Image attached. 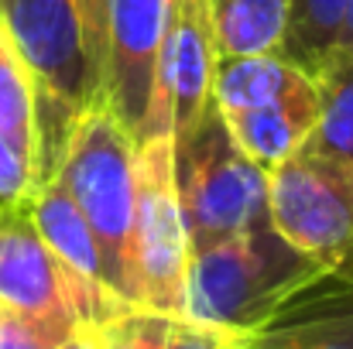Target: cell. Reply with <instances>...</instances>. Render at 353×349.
<instances>
[{
  "instance_id": "277c9868",
  "label": "cell",
  "mask_w": 353,
  "mask_h": 349,
  "mask_svg": "<svg viewBox=\"0 0 353 349\" xmlns=\"http://www.w3.org/2000/svg\"><path fill=\"white\" fill-rule=\"evenodd\" d=\"M172 178L192 250L268 223V175L234 144L213 100L189 134L172 137Z\"/></svg>"
},
{
  "instance_id": "603a6c76",
  "label": "cell",
  "mask_w": 353,
  "mask_h": 349,
  "mask_svg": "<svg viewBox=\"0 0 353 349\" xmlns=\"http://www.w3.org/2000/svg\"><path fill=\"white\" fill-rule=\"evenodd\" d=\"M90 346H93V326H79L76 336L69 343H62L59 349H90Z\"/></svg>"
},
{
  "instance_id": "7402d4cb",
  "label": "cell",
  "mask_w": 353,
  "mask_h": 349,
  "mask_svg": "<svg viewBox=\"0 0 353 349\" xmlns=\"http://www.w3.org/2000/svg\"><path fill=\"white\" fill-rule=\"evenodd\" d=\"M333 59H353V0H347V17H343V31H340Z\"/></svg>"
},
{
  "instance_id": "30bf717a",
  "label": "cell",
  "mask_w": 353,
  "mask_h": 349,
  "mask_svg": "<svg viewBox=\"0 0 353 349\" xmlns=\"http://www.w3.org/2000/svg\"><path fill=\"white\" fill-rule=\"evenodd\" d=\"M31 220L41 233V240L48 243V250L55 253V260L62 264L72 291H76V312L83 326H100L103 319L117 315L120 308H127V302H120L107 284V271H103V257L97 246V236L86 226L83 213L76 209V202L65 195V189L48 178L41 182L31 199H28Z\"/></svg>"
},
{
  "instance_id": "5bb4252c",
  "label": "cell",
  "mask_w": 353,
  "mask_h": 349,
  "mask_svg": "<svg viewBox=\"0 0 353 349\" xmlns=\"http://www.w3.org/2000/svg\"><path fill=\"white\" fill-rule=\"evenodd\" d=\"M216 59L281 55L288 0H210Z\"/></svg>"
},
{
  "instance_id": "e0dca14e",
  "label": "cell",
  "mask_w": 353,
  "mask_h": 349,
  "mask_svg": "<svg viewBox=\"0 0 353 349\" xmlns=\"http://www.w3.org/2000/svg\"><path fill=\"white\" fill-rule=\"evenodd\" d=\"M347 17V0H288L281 59L309 79L333 59Z\"/></svg>"
},
{
  "instance_id": "ba28073f",
  "label": "cell",
  "mask_w": 353,
  "mask_h": 349,
  "mask_svg": "<svg viewBox=\"0 0 353 349\" xmlns=\"http://www.w3.org/2000/svg\"><path fill=\"white\" fill-rule=\"evenodd\" d=\"M213 69L216 45L210 24V0H172L154 65L151 107L137 144L189 134L210 103Z\"/></svg>"
},
{
  "instance_id": "2e32d148",
  "label": "cell",
  "mask_w": 353,
  "mask_h": 349,
  "mask_svg": "<svg viewBox=\"0 0 353 349\" xmlns=\"http://www.w3.org/2000/svg\"><path fill=\"white\" fill-rule=\"evenodd\" d=\"M0 134L38 168V182H41L38 89L3 24H0Z\"/></svg>"
},
{
  "instance_id": "7c38bea8",
  "label": "cell",
  "mask_w": 353,
  "mask_h": 349,
  "mask_svg": "<svg viewBox=\"0 0 353 349\" xmlns=\"http://www.w3.org/2000/svg\"><path fill=\"white\" fill-rule=\"evenodd\" d=\"M316 120H319L316 89L305 93V96L285 100V103L223 114V123H227L234 144L264 175L271 168H278L285 158H292L295 151H302V144L312 134Z\"/></svg>"
},
{
  "instance_id": "d6986e66",
  "label": "cell",
  "mask_w": 353,
  "mask_h": 349,
  "mask_svg": "<svg viewBox=\"0 0 353 349\" xmlns=\"http://www.w3.org/2000/svg\"><path fill=\"white\" fill-rule=\"evenodd\" d=\"M76 329L79 326L41 322V319L0 308V349H59L76 336Z\"/></svg>"
},
{
  "instance_id": "9a60e30c",
  "label": "cell",
  "mask_w": 353,
  "mask_h": 349,
  "mask_svg": "<svg viewBox=\"0 0 353 349\" xmlns=\"http://www.w3.org/2000/svg\"><path fill=\"white\" fill-rule=\"evenodd\" d=\"M319 120L305 137L302 151L336 158L353 168V59H330L316 76Z\"/></svg>"
},
{
  "instance_id": "ffe728a7",
  "label": "cell",
  "mask_w": 353,
  "mask_h": 349,
  "mask_svg": "<svg viewBox=\"0 0 353 349\" xmlns=\"http://www.w3.org/2000/svg\"><path fill=\"white\" fill-rule=\"evenodd\" d=\"M38 185V168L0 134V202H24Z\"/></svg>"
},
{
  "instance_id": "8992f818",
  "label": "cell",
  "mask_w": 353,
  "mask_h": 349,
  "mask_svg": "<svg viewBox=\"0 0 353 349\" xmlns=\"http://www.w3.org/2000/svg\"><path fill=\"white\" fill-rule=\"evenodd\" d=\"M189 236L172 178V137L137 144V199L130 226V291L137 308L185 315Z\"/></svg>"
},
{
  "instance_id": "8fae6325",
  "label": "cell",
  "mask_w": 353,
  "mask_h": 349,
  "mask_svg": "<svg viewBox=\"0 0 353 349\" xmlns=\"http://www.w3.org/2000/svg\"><path fill=\"white\" fill-rule=\"evenodd\" d=\"M240 339L243 349H353V284L330 277Z\"/></svg>"
},
{
  "instance_id": "6da1fadb",
  "label": "cell",
  "mask_w": 353,
  "mask_h": 349,
  "mask_svg": "<svg viewBox=\"0 0 353 349\" xmlns=\"http://www.w3.org/2000/svg\"><path fill=\"white\" fill-rule=\"evenodd\" d=\"M326 271L281 240L271 223L192 250L185 277V322L250 336L278 312L319 288Z\"/></svg>"
},
{
  "instance_id": "3957f363",
  "label": "cell",
  "mask_w": 353,
  "mask_h": 349,
  "mask_svg": "<svg viewBox=\"0 0 353 349\" xmlns=\"http://www.w3.org/2000/svg\"><path fill=\"white\" fill-rule=\"evenodd\" d=\"M52 178L83 213L97 236L107 284L120 302L134 305L130 291V226L137 199V144L103 103L76 116Z\"/></svg>"
},
{
  "instance_id": "4fadbf2b",
  "label": "cell",
  "mask_w": 353,
  "mask_h": 349,
  "mask_svg": "<svg viewBox=\"0 0 353 349\" xmlns=\"http://www.w3.org/2000/svg\"><path fill=\"white\" fill-rule=\"evenodd\" d=\"M312 89H316L312 79L281 55H240V59H216L210 100L216 103L220 114H234V110L285 103Z\"/></svg>"
},
{
  "instance_id": "7a4b0ae2",
  "label": "cell",
  "mask_w": 353,
  "mask_h": 349,
  "mask_svg": "<svg viewBox=\"0 0 353 349\" xmlns=\"http://www.w3.org/2000/svg\"><path fill=\"white\" fill-rule=\"evenodd\" d=\"M0 24L38 89L41 182H48L76 116L100 96L97 0H0Z\"/></svg>"
},
{
  "instance_id": "9c48e42d",
  "label": "cell",
  "mask_w": 353,
  "mask_h": 349,
  "mask_svg": "<svg viewBox=\"0 0 353 349\" xmlns=\"http://www.w3.org/2000/svg\"><path fill=\"white\" fill-rule=\"evenodd\" d=\"M0 308L59 326H83L76 291L24 202H0Z\"/></svg>"
},
{
  "instance_id": "44dd1931",
  "label": "cell",
  "mask_w": 353,
  "mask_h": 349,
  "mask_svg": "<svg viewBox=\"0 0 353 349\" xmlns=\"http://www.w3.org/2000/svg\"><path fill=\"white\" fill-rule=\"evenodd\" d=\"M168 349H243V339L230 336V332H220V329H206V326L179 319L172 326Z\"/></svg>"
},
{
  "instance_id": "5b68a950",
  "label": "cell",
  "mask_w": 353,
  "mask_h": 349,
  "mask_svg": "<svg viewBox=\"0 0 353 349\" xmlns=\"http://www.w3.org/2000/svg\"><path fill=\"white\" fill-rule=\"evenodd\" d=\"M268 223L326 277L353 284V168L295 151L268 171Z\"/></svg>"
},
{
  "instance_id": "cb8c5ba5",
  "label": "cell",
  "mask_w": 353,
  "mask_h": 349,
  "mask_svg": "<svg viewBox=\"0 0 353 349\" xmlns=\"http://www.w3.org/2000/svg\"><path fill=\"white\" fill-rule=\"evenodd\" d=\"M90 349H97V329H93V346H90Z\"/></svg>"
},
{
  "instance_id": "52a82bcc",
  "label": "cell",
  "mask_w": 353,
  "mask_h": 349,
  "mask_svg": "<svg viewBox=\"0 0 353 349\" xmlns=\"http://www.w3.org/2000/svg\"><path fill=\"white\" fill-rule=\"evenodd\" d=\"M168 3L172 0H97V103L117 116L134 144L151 107Z\"/></svg>"
},
{
  "instance_id": "ac0fdd59",
  "label": "cell",
  "mask_w": 353,
  "mask_h": 349,
  "mask_svg": "<svg viewBox=\"0 0 353 349\" xmlns=\"http://www.w3.org/2000/svg\"><path fill=\"white\" fill-rule=\"evenodd\" d=\"M179 319H168L151 308L127 305L117 315L103 319L97 329V349H168L172 326Z\"/></svg>"
}]
</instances>
